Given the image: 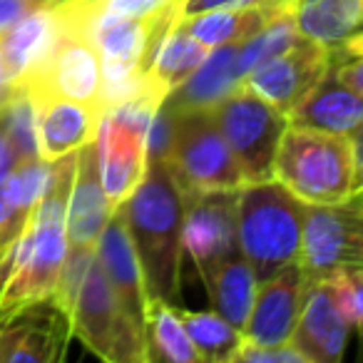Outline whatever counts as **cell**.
<instances>
[{
  "instance_id": "obj_11",
  "label": "cell",
  "mask_w": 363,
  "mask_h": 363,
  "mask_svg": "<svg viewBox=\"0 0 363 363\" xmlns=\"http://www.w3.org/2000/svg\"><path fill=\"white\" fill-rule=\"evenodd\" d=\"M331 52L326 45L301 38L291 50L254 67L242 82L281 115H289L328 75L333 65Z\"/></svg>"
},
{
  "instance_id": "obj_5",
  "label": "cell",
  "mask_w": 363,
  "mask_h": 363,
  "mask_svg": "<svg viewBox=\"0 0 363 363\" xmlns=\"http://www.w3.org/2000/svg\"><path fill=\"white\" fill-rule=\"evenodd\" d=\"M72 336H77L95 356L112 363L152 361L147 336L117 298L110 279L105 277L97 252L87 267L72 301L65 308Z\"/></svg>"
},
{
  "instance_id": "obj_30",
  "label": "cell",
  "mask_w": 363,
  "mask_h": 363,
  "mask_svg": "<svg viewBox=\"0 0 363 363\" xmlns=\"http://www.w3.org/2000/svg\"><path fill=\"white\" fill-rule=\"evenodd\" d=\"M237 361H242V363H306L303 356L291 343H284V346H257V343H249L247 338H244L242 348H239Z\"/></svg>"
},
{
  "instance_id": "obj_19",
  "label": "cell",
  "mask_w": 363,
  "mask_h": 363,
  "mask_svg": "<svg viewBox=\"0 0 363 363\" xmlns=\"http://www.w3.org/2000/svg\"><path fill=\"white\" fill-rule=\"evenodd\" d=\"M239 43H227L209 50L204 62L182 82L162 105L172 112L212 110L242 82L237 72Z\"/></svg>"
},
{
  "instance_id": "obj_4",
  "label": "cell",
  "mask_w": 363,
  "mask_h": 363,
  "mask_svg": "<svg viewBox=\"0 0 363 363\" xmlns=\"http://www.w3.org/2000/svg\"><path fill=\"white\" fill-rule=\"evenodd\" d=\"M162 102L150 92L102 112L97 130V167L112 212L137 192L150 164V127Z\"/></svg>"
},
{
  "instance_id": "obj_33",
  "label": "cell",
  "mask_w": 363,
  "mask_h": 363,
  "mask_svg": "<svg viewBox=\"0 0 363 363\" xmlns=\"http://www.w3.org/2000/svg\"><path fill=\"white\" fill-rule=\"evenodd\" d=\"M33 11V6L28 0H0V35L13 28L23 16Z\"/></svg>"
},
{
  "instance_id": "obj_3",
  "label": "cell",
  "mask_w": 363,
  "mask_h": 363,
  "mask_svg": "<svg viewBox=\"0 0 363 363\" xmlns=\"http://www.w3.org/2000/svg\"><path fill=\"white\" fill-rule=\"evenodd\" d=\"M272 177L303 204H338L353 197L351 135L289 122L274 155Z\"/></svg>"
},
{
  "instance_id": "obj_8",
  "label": "cell",
  "mask_w": 363,
  "mask_h": 363,
  "mask_svg": "<svg viewBox=\"0 0 363 363\" xmlns=\"http://www.w3.org/2000/svg\"><path fill=\"white\" fill-rule=\"evenodd\" d=\"M212 115L244 177L249 182L274 179V155L289 125L286 115L262 100L244 82H239L217 107H212Z\"/></svg>"
},
{
  "instance_id": "obj_16",
  "label": "cell",
  "mask_w": 363,
  "mask_h": 363,
  "mask_svg": "<svg viewBox=\"0 0 363 363\" xmlns=\"http://www.w3.org/2000/svg\"><path fill=\"white\" fill-rule=\"evenodd\" d=\"M33 100L38 105V155L43 162H57L97 140L102 120L97 107L57 95H33Z\"/></svg>"
},
{
  "instance_id": "obj_29",
  "label": "cell",
  "mask_w": 363,
  "mask_h": 363,
  "mask_svg": "<svg viewBox=\"0 0 363 363\" xmlns=\"http://www.w3.org/2000/svg\"><path fill=\"white\" fill-rule=\"evenodd\" d=\"M328 279H331L338 301L343 303L351 323L363 338V269H346V272H338Z\"/></svg>"
},
{
  "instance_id": "obj_38",
  "label": "cell",
  "mask_w": 363,
  "mask_h": 363,
  "mask_svg": "<svg viewBox=\"0 0 363 363\" xmlns=\"http://www.w3.org/2000/svg\"><path fill=\"white\" fill-rule=\"evenodd\" d=\"M33 8H43V6H52V3H57V0H28Z\"/></svg>"
},
{
  "instance_id": "obj_1",
  "label": "cell",
  "mask_w": 363,
  "mask_h": 363,
  "mask_svg": "<svg viewBox=\"0 0 363 363\" xmlns=\"http://www.w3.org/2000/svg\"><path fill=\"white\" fill-rule=\"evenodd\" d=\"M150 301L182 303L184 192L164 160H150L137 192L122 204Z\"/></svg>"
},
{
  "instance_id": "obj_7",
  "label": "cell",
  "mask_w": 363,
  "mask_h": 363,
  "mask_svg": "<svg viewBox=\"0 0 363 363\" xmlns=\"http://www.w3.org/2000/svg\"><path fill=\"white\" fill-rule=\"evenodd\" d=\"M298 267L306 284L346 269H363V199L306 204Z\"/></svg>"
},
{
  "instance_id": "obj_13",
  "label": "cell",
  "mask_w": 363,
  "mask_h": 363,
  "mask_svg": "<svg viewBox=\"0 0 363 363\" xmlns=\"http://www.w3.org/2000/svg\"><path fill=\"white\" fill-rule=\"evenodd\" d=\"M351 328L353 323L338 301L331 279H318L306 284L301 313L289 343L306 363H338L346 351Z\"/></svg>"
},
{
  "instance_id": "obj_37",
  "label": "cell",
  "mask_w": 363,
  "mask_h": 363,
  "mask_svg": "<svg viewBox=\"0 0 363 363\" xmlns=\"http://www.w3.org/2000/svg\"><path fill=\"white\" fill-rule=\"evenodd\" d=\"M16 90H18V82H0V112L11 105Z\"/></svg>"
},
{
  "instance_id": "obj_24",
  "label": "cell",
  "mask_w": 363,
  "mask_h": 363,
  "mask_svg": "<svg viewBox=\"0 0 363 363\" xmlns=\"http://www.w3.org/2000/svg\"><path fill=\"white\" fill-rule=\"evenodd\" d=\"M289 6V3H284ZM284 6H242V8H219V11H207L199 16L179 21L187 28L189 35H194L199 43L209 48L227 45V43H244L252 38L259 28L267 26V21Z\"/></svg>"
},
{
  "instance_id": "obj_25",
  "label": "cell",
  "mask_w": 363,
  "mask_h": 363,
  "mask_svg": "<svg viewBox=\"0 0 363 363\" xmlns=\"http://www.w3.org/2000/svg\"><path fill=\"white\" fill-rule=\"evenodd\" d=\"M301 33L296 28V18H294V3L279 8L272 18L267 21V26L259 28L252 38H247L244 43H239L237 52V72L239 77H247L254 67L264 65L272 57L281 55V52L291 50L298 40Z\"/></svg>"
},
{
  "instance_id": "obj_6",
  "label": "cell",
  "mask_w": 363,
  "mask_h": 363,
  "mask_svg": "<svg viewBox=\"0 0 363 363\" xmlns=\"http://www.w3.org/2000/svg\"><path fill=\"white\" fill-rule=\"evenodd\" d=\"M164 162L182 192L242 189L249 184L212 110L172 112V140Z\"/></svg>"
},
{
  "instance_id": "obj_32",
  "label": "cell",
  "mask_w": 363,
  "mask_h": 363,
  "mask_svg": "<svg viewBox=\"0 0 363 363\" xmlns=\"http://www.w3.org/2000/svg\"><path fill=\"white\" fill-rule=\"evenodd\" d=\"M331 72L336 75V80H341L346 87H351L353 92L363 95V55L353 57L351 62H346V60L333 62Z\"/></svg>"
},
{
  "instance_id": "obj_18",
  "label": "cell",
  "mask_w": 363,
  "mask_h": 363,
  "mask_svg": "<svg viewBox=\"0 0 363 363\" xmlns=\"http://www.w3.org/2000/svg\"><path fill=\"white\" fill-rule=\"evenodd\" d=\"M286 120L313 130L353 135L358 127H363V95L346 87L328 70V75L289 112Z\"/></svg>"
},
{
  "instance_id": "obj_17",
  "label": "cell",
  "mask_w": 363,
  "mask_h": 363,
  "mask_svg": "<svg viewBox=\"0 0 363 363\" xmlns=\"http://www.w3.org/2000/svg\"><path fill=\"white\" fill-rule=\"evenodd\" d=\"M97 167V142H87L77 150L72 172L70 197H67V244L70 247H97L102 229L112 217Z\"/></svg>"
},
{
  "instance_id": "obj_34",
  "label": "cell",
  "mask_w": 363,
  "mask_h": 363,
  "mask_svg": "<svg viewBox=\"0 0 363 363\" xmlns=\"http://www.w3.org/2000/svg\"><path fill=\"white\" fill-rule=\"evenodd\" d=\"M353 142V197L363 199V127L351 135Z\"/></svg>"
},
{
  "instance_id": "obj_20",
  "label": "cell",
  "mask_w": 363,
  "mask_h": 363,
  "mask_svg": "<svg viewBox=\"0 0 363 363\" xmlns=\"http://www.w3.org/2000/svg\"><path fill=\"white\" fill-rule=\"evenodd\" d=\"M212 48L199 43L194 35H189L187 28L179 21H174L162 40L157 43L152 60L145 70V87L152 97L164 102L182 82L187 80L194 70L204 62Z\"/></svg>"
},
{
  "instance_id": "obj_21",
  "label": "cell",
  "mask_w": 363,
  "mask_h": 363,
  "mask_svg": "<svg viewBox=\"0 0 363 363\" xmlns=\"http://www.w3.org/2000/svg\"><path fill=\"white\" fill-rule=\"evenodd\" d=\"M60 30L62 23L55 8L43 6L33 8L28 16H23L16 26L0 35V57L13 80H21L45 60L60 38Z\"/></svg>"
},
{
  "instance_id": "obj_14",
  "label": "cell",
  "mask_w": 363,
  "mask_h": 363,
  "mask_svg": "<svg viewBox=\"0 0 363 363\" xmlns=\"http://www.w3.org/2000/svg\"><path fill=\"white\" fill-rule=\"evenodd\" d=\"M306 279L298 262L284 267L267 281H259L252 313L244 326V338L257 346H284L291 341L301 313Z\"/></svg>"
},
{
  "instance_id": "obj_35",
  "label": "cell",
  "mask_w": 363,
  "mask_h": 363,
  "mask_svg": "<svg viewBox=\"0 0 363 363\" xmlns=\"http://www.w3.org/2000/svg\"><path fill=\"white\" fill-rule=\"evenodd\" d=\"M16 164H18L16 150H13V145H11L6 122H3V112H0V177L6 174V172H11Z\"/></svg>"
},
{
  "instance_id": "obj_9",
  "label": "cell",
  "mask_w": 363,
  "mask_h": 363,
  "mask_svg": "<svg viewBox=\"0 0 363 363\" xmlns=\"http://www.w3.org/2000/svg\"><path fill=\"white\" fill-rule=\"evenodd\" d=\"M16 82L26 85L33 95L67 97V100L97 107L102 112L100 55H97L95 45L75 28L62 26L60 38L52 45V50L48 52L45 60Z\"/></svg>"
},
{
  "instance_id": "obj_36",
  "label": "cell",
  "mask_w": 363,
  "mask_h": 363,
  "mask_svg": "<svg viewBox=\"0 0 363 363\" xmlns=\"http://www.w3.org/2000/svg\"><path fill=\"white\" fill-rule=\"evenodd\" d=\"M336 52H338V55H343V57H361L363 55V30L348 38V40L343 43Z\"/></svg>"
},
{
  "instance_id": "obj_27",
  "label": "cell",
  "mask_w": 363,
  "mask_h": 363,
  "mask_svg": "<svg viewBox=\"0 0 363 363\" xmlns=\"http://www.w3.org/2000/svg\"><path fill=\"white\" fill-rule=\"evenodd\" d=\"M147 341H150V356L172 363H202V356L194 348L187 328L182 323L177 306L162 301L150 303L147 313Z\"/></svg>"
},
{
  "instance_id": "obj_12",
  "label": "cell",
  "mask_w": 363,
  "mask_h": 363,
  "mask_svg": "<svg viewBox=\"0 0 363 363\" xmlns=\"http://www.w3.org/2000/svg\"><path fill=\"white\" fill-rule=\"evenodd\" d=\"M70 336V318L55 298L30 303L0 323V361H62Z\"/></svg>"
},
{
  "instance_id": "obj_10",
  "label": "cell",
  "mask_w": 363,
  "mask_h": 363,
  "mask_svg": "<svg viewBox=\"0 0 363 363\" xmlns=\"http://www.w3.org/2000/svg\"><path fill=\"white\" fill-rule=\"evenodd\" d=\"M237 192L239 189L184 192L182 242L202 279L222 259L242 252L237 237Z\"/></svg>"
},
{
  "instance_id": "obj_15",
  "label": "cell",
  "mask_w": 363,
  "mask_h": 363,
  "mask_svg": "<svg viewBox=\"0 0 363 363\" xmlns=\"http://www.w3.org/2000/svg\"><path fill=\"white\" fill-rule=\"evenodd\" d=\"M95 252H97V262H100L105 277L110 279L117 298L127 308L132 321L147 336V313H150L152 301H150V294H147L140 259H137V249L130 237V229H127L125 209L122 207L112 214L107 227L102 229Z\"/></svg>"
},
{
  "instance_id": "obj_22",
  "label": "cell",
  "mask_w": 363,
  "mask_h": 363,
  "mask_svg": "<svg viewBox=\"0 0 363 363\" xmlns=\"http://www.w3.org/2000/svg\"><path fill=\"white\" fill-rule=\"evenodd\" d=\"M202 281L214 303V311L227 318L232 326H237L239 331H244L259 289V279L247 257L237 252L222 259Z\"/></svg>"
},
{
  "instance_id": "obj_26",
  "label": "cell",
  "mask_w": 363,
  "mask_h": 363,
  "mask_svg": "<svg viewBox=\"0 0 363 363\" xmlns=\"http://www.w3.org/2000/svg\"><path fill=\"white\" fill-rule=\"evenodd\" d=\"M182 323L187 328L194 348L199 351L202 361L212 363H232L237 361L239 348L244 343V333L237 326L219 316L217 311H184L177 306Z\"/></svg>"
},
{
  "instance_id": "obj_28",
  "label": "cell",
  "mask_w": 363,
  "mask_h": 363,
  "mask_svg": "<svg viewBox=\"0 0 363 363\" xmlns=\"http://www.w3.org/2000/svg\"><path fill=\"white\" fill-rule=\"evenodd\" d=\"M3 122H6L8 137H11V145L16 150L18 164L40 160V155H38V105L28 92V87L21 82H18L11 105L3 110Z\"/></svg>"
},
{
  "instance_id": "obj_2",
  "label": "cell",
  "mask_w": 363,
  "mask_h": 363,
  "mask_svg": "<svg viewBox=\"0 0 363 363\" xmlns=\"http://www.w3.org/2000/svg\"><path fill=\"white\" fill-rule=\"evenodd\" d=\"M303 209L277 179L249 182L237 192L239 249L252 264L259 281L298 262L303 237Z\"/></svg>"
},
{
  "instance_id": "obj_23",
  "label": "cell",
  "mask_w": 363,
  "mask_h": 363,
  "mask_svg": "<svg viewBox=\"0 0 363 363\" xmlns=\"http://www.w3.org/2000/svg\"><path fill=\"white\" fill-rule=\"evenodd\" d=\"M294 18L303 38L338 50L363 30V0H294Z\"/></svg>"
},
{
  "instance_id": "obj_31",
  "label": "cell",
  "mask_w": 363,
  "mask_h": 363,
  "mask_svg": "<svg viewBox=\"0 0 363 363\" xmlns=\"http://www.w3.org/2000/svg\"><path fill=\"white\" fill-rule=\"evenodd\" d=\"M262 3L277 6V3H272V0H177L174 21H184V18L199 16V13H207V11H219V8L262 6ZM281 6H284V3H281Z\"/></svg>"
}]
</instances>
